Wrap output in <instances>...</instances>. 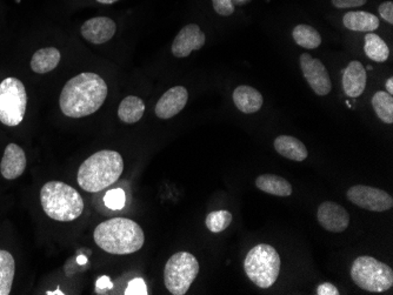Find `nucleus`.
<instances>
[{
	"label": "nucleus",
	"mask_w": 393,
	"mask_h": 295,
	"mask_svg": "<svg viewBox=\"0 0 393 295\" xmlns=\"http://www.w3.org/2000/svg\"><path fill=\"white\" fill-rule=\"evenodd\" d=\"M145 112V104L140 98L128 96L121 101L118 108V117L125 124H135Z\"/></svg>",
	"instance_id": "obj_22"
},
{
	"label": "nucleus",
	"mask_w": 393,
	"mask_h": 295,
	"mask_svg": "<svg viewBox=\"0 0 393 295\" xmlns=\"http://www.w3.org/2000/svg\"><path fill=\"white\" fill-rule=\"evenodd\" d=\"M98 247L114 255L135 253L144 246L145 234L142 227L128 218H114L99 223L94 232Z\"/></svg>",
	"instance_id": "obj_2"
},
{
	"label": "nucleus",
	"mask_w": 393,
	"mask_h": 295,
	"mask_svg": "<svg viewBox=\"0 0 393 295\" xmlns=\"http://www.w3.org/2000/svg\"><path fill=\"white\" fill-rule=\"evenodd\" d=\"M333 6L337 9H352V7H360L367 0H331Z\"/></svg>",
	"instance_id": "obj_32"
},
{
	"label": "nucleus",
	"mask_w": 393,
	"mask_h": 295,
	"mask_svg": "<svg viewBox=\"0 0 393 295\" xmlns=\"http://www.w3.org/2000/svg\"><path fill=\"white\" fill-rule=\"evenodd\" d=\"M16 262L10 252L0 250V295H9L12 289Z\"/></svg>",
	"instance_id": "obj_23"
},
{
	"label": "nucleus",
	"mask_w": 393,
	"mask_h": 295,
	"mask_svg": "<svg viewBox=\"0 0 393 295\" xmlns=\"http://www.w3.org/2000/svg\"><path fill=\"white\" fill-rule=\"evenodd\" d=\"M318 223L331 233H342L348 227L350 216L344 207L333 201H325L318 207Z\"/></svg>",
	"instance_id": "obj_11"
},
{
	"label": "nucleus",
	"mask_w": 393,
	"mask_h": 295,
	"mask_svg": "<svg viewBox=\"0 0 393 295\" xmlns=\"http://www.w3.org/2000/svg\"><path fill=\"white\" fill-rule=\"evenodd\" d=\"M294 42L306 50H314L321 44V37L319 32L310 25H297L292 31Z\"/></svg>",
	"instance_id": "obj_25"
},
{
	"label": "nucleus",
	"mask_w": 393,
	"mask_h": 295,
	"mask_svg": "<svg viewBox=\"0 0 393 295\" xmlns=\"http://www.w3.org/2000/svg\"><path fill=\"white\" fill-rule=\"evenodd\" d=\"M124 171V160L116 151L96 152L80 165L77 182L87 192L96 193L114 185Z\"/></svg>",
	"instance_id": "obj_3"
},
{
	"label": "nucleus",
	"mask_w": 393,
	"mask_h": 295,
	"mask_svg": "<svg viewBox=\"0 0 393 295\" xmlns=\"http://www.w3.org/2000/svg\"><path fill=\"white\" fill-rule=\"evenodd\" d=\"M199 273V262L189 252H178L170 257L164 269V282L171 294L184 295Z\"/></svg>",
	"instance_id": "obj_7"
},
{
	"label": "nucleus",
	"mask_w": 393,
	"mask_h": 295,
	"mask_svg": "<svg viewBox=\"0 0 393 295\" xmlns=\"http://www.w3.org/2000/svg\"><path fill=\"white\" fill-rule=\"evenodd\" d=\"M300 67L307 84L317 96H328L331 92L330 74L319 59L311 57L309 53H303L300 55Z\"/></svg>",
	"instance_id": "obj_10"
},
{
	"label": "nucleus",
	"mask_w": 393,
	"mask_h": 295,
	"mask_svg": "<svg viewBox=\"0 0 393 295\" xmlns=\"http://www.w3.org/2000/svg\"><path fill=\"white\" fill-rule=\"evenodd\" d=\"M351 278L359 289L371 293L387 292L393 286L392 268L369 255L353 261Z\"/></svg>",
	"instance_id": "obj_6"
},
{
	"label": "nucleus",
	"mask_w": 393,
	"mask_h": 295,
	"mask_svg": "<svg viewBox=\"0 0 393 295\" xmlns=\"http://www.w3.org/2000/svg\"><path fill=\"white\" fill-rule=\"evenodd\" d=\"M318 295H338L339 289L336 286L332 285L330 282H325L321 284V286H318L317 289Z\"/></svg>",
	"instance_id": "obj_34"
},
{
	"label": "nucleus",
	"mask_w": 393,
	"mask_h": 295,
	"mask_svg": "<svg viewBox=\"0 0 393 295\" xmlns=\"http://www.w3.org/2000/svg\"><path fill=\"white\" fill-rule=\"evenodd\" d=\"M28 94L24 84L13 77L0 83V121L6 126H17L24 121Z\"/></svg>",
	"instance_id": "obj_8"
},
{
	"label": "nucleus",
	"mask_w": 393,
	"mask_h": 295,
	"mask_svg": "<svg viewBox=\"0 0 393 295\" xmlns=\"http://www.w3.org/2000/svg\"><path fill=\"white\" fill-rule=\"evenodd\" d=\"M346 196L355 206L371 212H385L393 206L392 196L389 193L371 186H352L348 189Z\"/></svg>",
	"instance_id": "obj_9"
},
{
	"label": "nucleus",
	"mask_w": 393,
	"mask_h": 295,
	"mask_svg": "<svg viewBox=\"0 0 393 295\" xmlns=\"http://www.w3.org/2000/svg\"><path fill=\"white\" fill-rule=\"evenodd\" d=\"M97 1L100 4H114L118 1V0H97Z\"/></svg>",
	"instance_id": "obj_37"
},
{
	"label": "nucleus",
	"mask_w": 393,
	"mask_h": 295,
	"mask_svg": "<svg viewBox=\"0 0 393 295\" xmlns=\"http://www.w3.org/2000/svg\"><path fill=\"white\" fill-rule=\"evenodd\" d=\"M107 96V85L96 73H80L64 86L60 93V110L66 117H87L99 110Z\"/></svg>",
	"instance_id": "obj_1"
},
{
	"label": "nucleus",
	"mask_w": 393,
	"mask_h": 295,
	"mask_svg": "<svg viewBox=\"0 0 393 295\" xmlns=\"http://www.w3.org/2000/svg\"><path fill=\"white\" fill-rule=\"evenodd\" d=\"M380 17L383 18L384 21H387L389 24H393V3L392 1H385L380 5Z\"/></svg>",
	"instance_id": "obj_31"
},
{
	"label": "nucleus",
	"mask_w": 393,
	"mask_h": 295,
	"mask_svg": "<svg viewBox=\"0 0 393 295\" xmlns=\"http://www.w3.org/2000/svg\"><path fill=\"white\" fill-rule=\"evenodd\" d=\"M233 101L240 112L245 114H253L262 108V93L258 89H253L251 86H238L233 92Z\"/></svg>",
	"instance_id": "obj_17"
},
{
	"label": "nucleus",
	"mask_w": 393,
	"mask_h": 295,
	"mask_svg": "<svg viewBox=\"0 0 393 295\" xmlns=\"http://www.w3.org/2000/svg\"><path fill=\"white\" fill-rule=\"evenodd\" d=\"M112 287H114V284L111 282V279L107 275H103L96 282V293L97 294H104L107 291H110Z\"/></svg>",
	"instance_id": "obj_33"
},
{
	"label": "nucleus",
	"mask_w": 393,
	"mask_h": 295,
	"mask_svg": "<svg viewBox=\"0 0 393 295\" xmlns=\"http://www.w3.org/2000/svg\"><path fill=\"white\" fill-rule=\"evenodd\" d=\"M206 37L199 26L189 24L180 30L173 40L172 53L176 58H187L192 51H198L205 44Z\"/></svg>",
	"instance_id": "obj_12"
},
{
	"label": "nucleus",
	"mask_w": 393,
	"mask_h": 295,
	"mask_svg": "<svg viewBox=\"0 0 393 295\" xmlns=\"http://www.w3.org/2000/svg\"><path fill=\"white\" fill-rule=\"evenodd\" d=\"M40 203L46 216L60 223L76 220L84 211L79 192L62 182H46L40 191Z\"/></svg>",
	"instance_id": "obj_4"
},
{
	"label": "nucleus",
	"mask_w": 393,
	"mask_h": 295,
	"mask_svg": "<svg viewBox=\"0 0 393 295\" xmlns=\"http://www.w3.org/2000/svg\"><path fill=\"white\" fill-rule=\"evenodd\" d=\"M275 150L284 158L292 162H304L309 155L307 148L301 141L291 135H279L275 140Z\"/></svg>",
	"instance_id": "obj_18"
},
{
	"label": "nucleus",
	"mask_w": 393,
	"mask_h": 295,
	"mask_svg": "<svg viewBox=\"0 0 393 295\" xmlns=\"http://www.w3.org/2000/svg\"><path fill=\"white\" fill-rule=\"evenodd\" d=\"M126 196L125 192L121 189H111L104 196V204L106 205L107 208L111 210H121L124 208Z\"/></svg>",
	"instance_id": "obj_28"
},
{
	"label": "nucleus",
	"mask_w": 393,
	"mask_h": 295,
	"mask_svg": "<svg viewBox=\"0 0 393 295\" xmlns=\"http://www.w3.org/2000/svg\"><path fill=\"white\" fill-rule=\"evenodd\" d=\"M279 254L276 248L267 244L257 245L251 248L244 260L246 275L255 286L270 289L277 282L280 273Z\"/></svg>",
	"instance_id": "obj_5"
},
{
	"label": "nucleus",
	"mask_w": 393,
	"mask_h": 295,
	"mask_svg": "<svg viewBox=\"0 0 393 295\" xmlns=\"http://www.w3.org/2000/svg\"><path fill=\"white\" fill-rule=\"evenodd\" d=\"M46 294H64V293L60 292V291H58V292H48Z\"/></svg>",
	"instance_id": "obj_38"
},
{
	"label": "nucleus",
	"mask_w": 393,
	"mask_h": 295,
	"mask_svg": "<svg viewBox=\"0 0 393 295\" xmlns=\"http://www.w3.org/2000/svg\"><path fill=\"white\" fill-rule=\"evenodd\" d=\"M345 28L351 31L373 32L380 28V19L365 11H352L343 18Z\"/></svg>",
	"instance_id": "obj_19"
},
{
	"label": "nucleus",
	"mask_w": 393,
	"mask_h": 295,
	"mask_svg": "<svg viewBox=\"0 0 393 295\" xmlns=\"http://www.w3.org/2000/svg\"><path fill=\"white\" fill-rule=\"evenodd\" d=\"M367 74L362 62L353 60L343 73V89L350 98H358L365 91Z\"/></svg>",
	"instance_id": "obj_16"
},
{
	"label": "nucleus",
	"mask_w": 393,
	"mask_h": 295,
	"mask_svg": "<svg viewBox=\"0 0 393 295\" xmlns=\"http://www.w3.org/2000/svg\"><path fill=\"white\" fill-rule=\"evenodd\" d=\"M187 100H189L187 89L183 86H175L169 91H166L159 99L155 105V116L160 119L173 118L187 106Z\"/></svg>",
	"instance_id": "obj_13"
},
{
	"label": "nucleus",
	"mask_w": 393,
	"mask_h": 295,
	"mask_svg": "<svg viewBox=\"0 0 393 295\" xmlns=\"http://www.w3.org/2000/svg\"><path fill=\"white\" fill-rule=\"evenodd\" d=\"M387 93H389V94H391V96H392L393 78H389V79L387 80Z\"/></svg>",
	"instance_id": "obj_35"
},
{
	"label": "nucleus",
	"mask_w": 393,
	"mask_h": 295,
	"mask_svg": "<svg viewBox=\"0 0 393 295\" xmlns=\"http://www.w3.org/2000/svg\"><path fill=\"white\" fill-rule=\"evenodd\" d=\"M28 165L26 155L21 146L17 144H9L4 152L3 159L0 162V172L7 180L19 178Z\"/></svg>",
	"instance_id": "obj_15"
},
{
	"label": "nucleus",
	"mask_w": 393,
	"mask_h": 295,
	"mask_svg": "<svg viewBox=\"0 0 393 295\" xmlns=\"http://www.w3.org/2000/svg\"><path fill=\"white\" fill-rule=\"evenodd\" d=\"M214 9L218 14L228 17L235 12V5L232 0H212Z\"/></svg>",
	"instance_id": "obj_30"
},
{
	"label": "nucleus",
	"mask_w": 393,
	"mask_h": 295,
	"mask_svg": "<svg viewBox=\"0 0 393 295\" xmlns=\"http://www.w3.org/2000/svg\"><path fill=\"white\" fill-rule=\"evenodd\" d=\"M60 52L55 48H46L35 52L31 60V69L38 74L49 73L58 66Z\"/></svg>",
	"instance_id": "obj_21"
},
{
	"label": "nucleus",
	"mask_w": 393,
	"mask_h": 295,
	"mask_svg": "<svg viewBox=\"0 0 393 295\" xmlns=\"http://www.w3.org/2000/svg\"><path fill=\"white\" fill-rule=\"evenodd\" d=\"M364 51L367 58L377 62H387L390 55V50L387 48V43L384 42L380 35L372 32L366 35Z\"/></svg>",
	"instance_id": "obj_24"
},
{
	"label": "nucleus",
	"mask_w": 393,
	"mask_h": 295,
	"mask_svg": "<svg viewBox=\"0 0 393 295\" xmlns=\"http://www.w3.org/2000/svg\"><path fill=\"white\" fill-rule=\"evenodd\" d=\"M117 26L112 19L107 17L92 18L82 26V35L87 42L101 45L114 38Z\"/></svg>",
	"instance_id": "obj_14"
},
{
	"label": "nucleus",
	"mask_w": 393,
	"mask_h": 295,
	"mask_svg": "<svg viewBox=\"0 0 393 295\" xmlns=\"http://www.w3.org/2000/svg\"><path fill=\"white\" fill-rule=\"evenodd\" d=\"M125 295H146L148 287L142 278H135L128 282V289H125Z\"/></svg>",
	"instance_id": "obj_29"
},
{
	"label": "nucleus",
	"mask_w": 393,
	"mask_h": 295,
	"mask_svg": "<svg viewBox=\"0 0 393 295\" xmlns=\"http://www.w3.org/2000/svg\"><path fill=\"white\" fill-rule=\"evenodd\" d=\"M77 262L79 265L87 264V257H84V255H79V257H77Z\"/></svg>",
	"instance_id": "obj_36"
},
{
	"label": "nucleus",
	"mask_w": 393,
	"mask_h": 295,
	"mask_svg": "<svg viewBox=\"0 0 393 295\" xmlns=\"http://www.w3.org/2000/svg\"><path fill=\"white\" fill-rule=\"evenodd\" d=\"M232 218L233 216L228 211H214V212L209 213L206 220H205L207 230L212 233H221L231 225Z\"/></svg>",
	"instance_id": "obj_27"
},
{
	"label": "nucleus",
	"mask_w": 393,
	"mask_h": 295,
	"mask_svg": "<svg viewBox=\"0 0 393 295\" xmlns=\"http://www.w3.org/2000/svg\"><path fill=\"white\" fill-rule=\"evenodd\" d=\"M255 186L262 192L276 196H290L292 186L287 179L275 174H262L255 179Z\"/></svg>",
	"instance_id": "obj_20"
},
{
	"label": "nucleus",
	"mask_w": 393,
	"mask_h": 295,
	"mask_svg": "<svg viewBox=\"0 0 393 295\" xmlns=\"http://www.w3.org/2000/svg\"><path fill=\"white\" fill-rule=\"evenodd\" d=\"M372 107L377 117L385 124L393 123V98L389 93L380 91L372 98Z\"/></svg>",
	"instance_id": "obj_26"
}]
</instances>
